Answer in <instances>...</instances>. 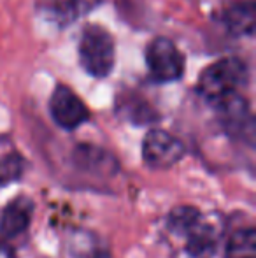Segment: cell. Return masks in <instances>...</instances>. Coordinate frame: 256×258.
I'll use <instances>...</instances> for the list:
<instances>
[{
  "label": "cell",
  "instance_id": "cell-1",
  "mask_svg": "<svg viewBox=\"0 0 256 258\" xmlns=\"http://www.w3.org/2000/svg\"><path fill=\"white\" fill-rule=\"evenodd\" d=\"M249 81V67L239 56H225L216 60L200 72L197 81V92L205 102L216 104L240 88Z\"/></svg>",
  "mask_w": 256,
  "mask_h": 258
},
{
  "label": "cell",
  "instance_id": "cell-2",
  "mask_svg": "<svg viewBox=\"0 0 256 258\" xmlns=\"http://www.w3.org/2000/svg\"><path fill=\"white\" fill-rule=\"evenodd\" d=\"M79 63L92 78L104 79L111 76L116 65V44L107 28L88 23L81 32L77 46Z\"/></svg>",
  "mask_w": 256,
  "mask_h": 258
},
{
  "label": "cell",
  "instance_id": "cell-3",
  "mask_svg": "<svg viewBox=\"0 0 256 258\" xmlns=\"http://www.w3.org/2000/svg\"><path fill=\"white\" fill-rule=\"evenodd\" d=\"M146 65L151 78L156 83H174L179 81L185 74L186 60L181 49L168 37L158 35L151 39L146 46Z\"/></svg>",
  "mask_w": 256,
  "mask_h": 258
},
{
  "label": "cell",
  "instance_id": "cell-4",
  "mask_svg": "<svg viewBox=\"0 0 256 258\" xmlns=\"http://www.w3.org/2000/svg\"><path fill=\"white\" fill-rule=\"evenodd\" d=\"M186 155L181 139L161 128H151L142 141V160L149 169L163 170L174 167Z\"/></svg>",
  "mask_w": 256,
  "mask_h": 258
},
{
  "label": "cell",
  "instance_id": "cell-5",
  "mask_svg": "<svg viewBox=\"0 0 256 258\" xmlns=\"http://www.w3.org/2000/svg\"><path fill=\"white\" fill-rule=\"evenodd\" d=\"M218 112V118L225 132L232 137L253 141L254 119L251 112V105L240 92L225 97L219 102L212 104Z\"/></svg>",
  "mask_w": 256,
  "mask_h": 258
},
{
  "label": "cell",
  "instance_id": "cell-6",
  "mask_svg": "<svg viewBox=\"0 0 256 258\" xmlns=\"http://www.w3.org/2000/svg\"><path fill=\"white\" fill-rule=\"evenodd\" d=\"M49 114L53 121L63 130L79 128L90 119V109L82 99L67 85H56L49 97Z\"/></svg>",
  "mask_w": 256,
  "mask_h": 258
},
{
  "label": "cell",
  "instance_id": "cell-7",
  "mask_svg": "<svg viewBox=\"0 0 256 258\" xmlns=\"http://www.w3.org/2000/svg\"><path fill=\"white\" fill-rule=\"evenodd\" d=\"M216 18L233 37H251L254 34L256 4L254 0H232L221 7Z\"/></svg>",
  "mask_w": 256,
  "mask_h": 258
},
{
  "label": "cell",
  "instance_id": "cell-8",
  "mask_svg": "<svg viewBox=\"0 0 256 258\" xmlns=\"http://www.w3.org/2000/svg\"><path fill=\"white\" fill-rule=\"evenodd\" d=\"M34 202L21 195L11 201L0 214V235L4 239H14L21 235L32 223Z\"/></svg>",
  "mask_w": 256,
  "mask_h": 258
},
{
  "label": "cell",
  "instance_id": "cell-9",
  "mask_svg": "<svg viewBox=\"0 0 256 258\" xmlns=\"http://www.w3.org/2000/svg\"><path fill=\"white\" fill-rule=\"evenodd\" d=\"M219 225L216 220H205L200 216L197 225L186 235V251L193 258H209L216 251L219 241Z\"/></svg>",
  "mask_w": 256,
  "mask_h": 258
},
{
  "label": "cell",
  "instance_id": "cell-10",
  "mask_svg": "<svg viewBox=\"0 0 256 258\" xmlns=\"http://www.w3.org/2000/svg\"><path fill=\"white\" fill-rule=\"evenodd\" d=\"M100 4L102 0H58L49 7V18L60 28H65L82 16H88Z\"/></svg>",
  "mask_w": 256,
  "mask_h": 258
},
{
  "label": "cell",
  "instance_id": "cell-11",
  "mask_svg": "<svg viewBox=\"0 0 256 258\" xmlns=\"http://www.w3.org/2000/svg\"><path fill=\"white\" fill-rule=\"evenodd\" d=\"M116 105L120 116L127 118L133 125H151L160 118L153 105L133 92H128L125 97H118Z\"/></svg>",
  "mask_w": 256,
  "mask_h": 258
},
{
  "label": "cell",
  "instance_id": "cell-12",
  "mask_svg": "<svg viewBox=\"0 0 256 258\" xmlns=\"http://www.w3.org/2000/svg\"><path fill=\"white\" fill-rule=\"evenodd\" d=\"M225 258H256V232L253 227L239 228L230 235Z\"/></svg>",
  "mask_w": 256,
  "mask_h": 258
},
{
  "label": "cell",
  "instance_id": "cell-13",
  "mask_svg": "<svg viewBox=\"0 0 256 258\" xmlns=\"http://www.w3.org/2000/svg\"><path fill=\"white\" fill-rule=\"evenodd\" d=\"M202 213L193 206H178L168 213L167 227L178 237H186L200 220Z\"/></svg>",
  "mask_w": 256,
  "mask_h": 258
},
{
  "label": "cell",
  "instance_id": "cell-14",
  "mask_svg": "<svg viewBox=\"0 0 256 258\" xmlns=\"http://www.w3.org/2000/svg\"><path fill=\"white\" fill-rule=\"evenodd\" d=\"M25 172V160L18 153H7L0 156V186L21 179Z\"/></svg>",
  "mask_w": 256,
  "mask_h": 258
},
{
  "label": "cell",
  "instance_id": "cell-15",
  "mask_svg": "<svg viewBox=\"0 0 256 258\" xmlns=\"http://www.w3.org/2000/svg\"><path fill=\"white\" fill-rule=\"evenodd\" d=\"M0 258H16V253L9 244H6L4 241H0Z\"/></svg>",
  "mask_w": 256,
  "mask_h": 258
}]
</instances>
